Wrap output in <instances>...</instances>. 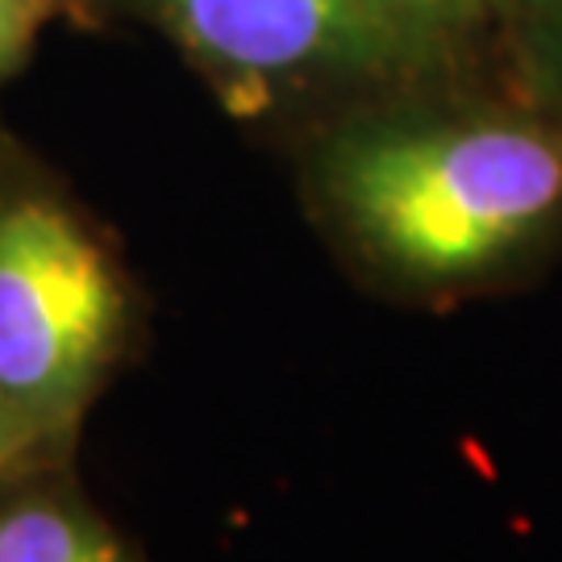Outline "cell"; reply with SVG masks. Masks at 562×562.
Segmentation results:
<instances>
[{
	"instance_id": "obj_1",
	"label": "cell",
	"mask_w": 562,
	"mask_h": 562,
	"mask_svg": "<svg viewBox=\"0 0 562 562\" xmlns=\"http://www.w3.org/2000/svg\"><path fill=\"white\" fill-rule=\"evenodd\" d=\"M304 204L346 271L401 304L508 292L562 250V104L413 97L322 125Z\"/></svg>"
},
{
	"instance_id": "obj_2",
	"label": "cell",
	"mask_w": 562,
	"mask_h": 562,
	"mask_svg": "<svg viewBox=\"0 0 562 562\" xmlns=\"http://www.w3.org/2000/svg\"><path fill=\"white\" fill-rule=\"evenodd\" d=\"M142 313L113 234L0 134V413L38 459L76 462L92 404L138 346Z\"/></svg>"
},
{
	"instance_id": "obj_3",
	"label": "cell",
	"mask_w": 562,
	"mask_h": 562,
	"mask_svg": "<svg viewBox=\"0 0 562 562\" xmlns=\"http://www.w3.org/2000/svg\"><path fill=\"white\" fill-rule=\"evenodd\" d=\"M241 117L450 76L396 0H134Z\"/></svg>"
},
{
	"instance_id": "obj_4",
	"label": "cell",
	"mask_w": 562,
	"mask_h": 562,
	"mask_svg": "<svg viewBox=\"0 0 562 562\" xmlns=\"http://www.w3.org/2000/svg\"><path fill=\"white\" fill-rule=\"evenodd\" d=\"M0 562H146L76 480V462L0 483Z\"/></svg>"
},
{
	"instance_id": "obj_5",
	"label": "cell",
	"mask_w": 562,
	"mask_h": 562,
	"mask_svg": "<svg viewBox=\"0 0 562 562\" xmlns=\"http://www.w3.org/2000/svg\"><path fill=\"white\" fill-rule=\"evenodd\" d=\"M513 4L517 0H396L404 21L446 71L480 59L492 46L513 50Z\"/></svg>"
},
{
	"instance_id": "obj_6",
	"label": "cell",
	"mask_w": 562,
	"mask_h": 562,
	"mask_svg": "<svg viewBox=\"0 0 562 562\" xmlns=\"http://www.w3.org/2000/svg\"><path fill=\"white\" fill-rule=\"evenodd\" d=\"M513 55L521 83L562 104V0L513 4Z\"/></svg>"
},
{
	"instance_id": "obj_7",
	"label": "cell",
	"mask_w": 562,
	"mask_h": 562,
	"mask_svg": "<svg viewBox=\"0 0 562 562\" xmlns=\"http://www.w3.org/2000/svg\"><path fill=\"white\" fill-rule=\"evenodd\" d=\"M71 0H0V80L18 71L34 50L42 25L55 21Z\"/></svg>"
},
{
	"instance_id": "obj_8",
	"label": "cell",
	"mask_w": 562,
	"mask_h": 562,
	"mask_svg": "<svg viewBox=\"0 0 562 562\" xmlns=\"http://www.w3.org/2000/svg\"><path fill=\"white\" fill-rule=\"evenodd\" d=\"M30 467H46V459L34 454V446L21 438L13 422L0 413V483L21 475V471H30Z\"/></svg>"
}]
</instances>
